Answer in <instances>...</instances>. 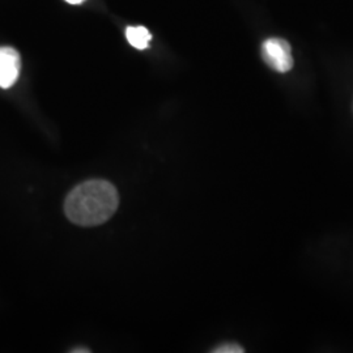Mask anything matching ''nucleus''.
I'll list each match as a JSON object with an SVG mask.
<instances>
[{
	"label": "nucleus",
	"mask_w": 353,
	"mask_h": 353,
	"mask_svg": "<svg viewBox=\"0 0 353 353\" xmlns=\"http://www.w3.org/2000/svg\"><path fill=\"white\" fill-rule=\"evenodd\" d=\"M118 205L119 195L113 183L105 179H89L67 195L64 212L79 227H96L110 220Z\"/></svg>",
	"instance_id": "f257e3e1"
},
{
	"label": "nucleus",
	"mask_w": 353,
	"mask_h": 353,
	"mask_svg": "<svg viewBox=\"0 0 353 353\" xmlns=\"http://www.w3.org/2000/svg\"><path fill=\"white\" fill-rule=\"evenodd\" d=\"M262 57L265 63L280 74H285L293 67L290 43L283 38H270L262 45Z\"/></svg>",
	"instance_id": "f03ea898"
},
{
	"label": "nucleus",
	"mask_w": 353,
	"mask_h": 353,
	"mask_svg": "<svg viewBox=\"0 0 353 353\" xmlns=\"http://www.w3.org/2000/svg\"><path fill=\"white\" fill-rule=\"evenodd\" d=\"M21 70L19 51L10 46L0 48V88L8 89L16 84Z\"/></svg>",
	"instance_id": "7ed1b4c3"
},
{
	"label": "nucleus",
	"mask_w": 353,
	"mask_h": 353,
	"mask_svg": "<svg viewBox=\"0 0 353 353\" xmlns=\"http://www.w3.org/2000/svg\"><path fill=\"white\" fill-rule=\"evenodd\" d=\"M127 41L138 50H144L150 46L152 34L144 26H128L126 29Z\"/></svg>",
	"instance_id": "20e7f679"
},
{
	"label": "nucleus",
	"mask_w": 353,
	"mask_h": 353,
	"mask_svg": "<svg viewBox=\"0 0 353 353\" xmlns=\"http://www.w3.org/2000/svg\"><path fill=\"white\" fill-rule=\"evenodd\" d=\"M214 353H242L243 348L237 344H224L214 350Z\"/></svg>",
	"instance_id": "39448f33"
},
{
	"label": "nucleus",
	"mask_w": 353,
	"mask_h": 353,
	"mask_svg": "<svg viewBox=\"0 0 353 353\" xmlns=\"http://www.w3.org/2000/svg\"><path fill=\"white\" fill-rule=\"evenodd\" d=\"M90 352V350L88 348H85V350H83V348H77V350H72V353H88Z\"/></svg>",
	"instance_id": "423d86ee"
},
{
	"label": "nucleus",
	"mask_w": 353,
	"mask_h": 353,
	"mask_svg": "<svg viewBox=\"0 0 353 353\" xmlns=\"http://www.w3.org/2000/svg\"><path fill=\"white\" fill-rule=\"evenodd\" d=\"M67 3H70V4H80V3H83V1H85V0H65Z\"/></svg>",
	"instance_id": "0eeeda50"
}]
</instances>
